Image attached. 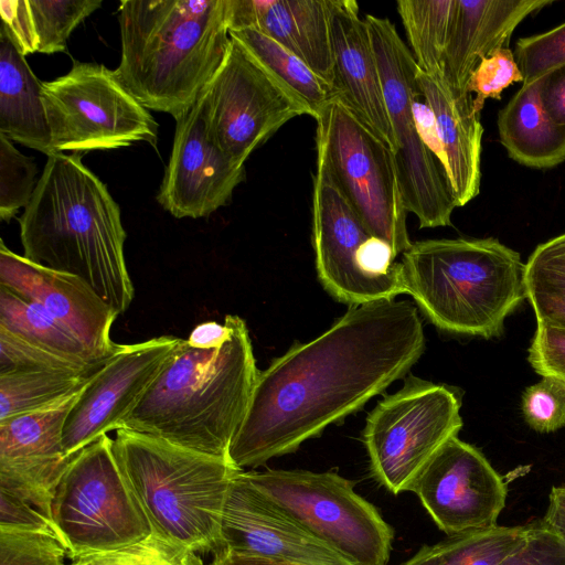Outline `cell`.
Wrapping results in <instances>:
<instances>
[{"label": "cell", "instance_id": "1", "mask_svg": "<svg viewBox=\"0 0 565 565\" xmlns=\"http://www.w3.org/2000/svg\"><path fill=\"white\" fill-rule=\"evenodd\" d=\"M425 350L418 308L383 299L358 306L316 339L258 373L230 462L256 468L292 452L405 375Z\"/></svg>", "mask_w": 565, "mask_h": 565}, {"label": "cell", "instance_id": "2", "mask_svg": "<svg viewBox=\"0 0 565 565\" xmlns=\"http://www.w3.org/2000/svg\"><path fill=\"white\" fill-rule=\"evenodd\" d=\"M19 225L25 258L79 277L118 315L127 311L135 289L120 209L81 154L47 156Z\"/></svg>", "mask_w": 565, "mask_h": 565}, {"label": "cell", "instance_id": "3", "mask_svg": "<svg viewBox=\"0 0 565 565\" xmlns=\"http://www.w3.org/2000/svg\"><path fill=\"white\" fill-rule=\"evenodd\" d=\"M224 323L227 335L218 348L198 349L181 339L120 428L228 460L259 371L245 321L226 315Z\"/></svg>", "mask_w": 565, "mask_h": 565}, {"label": "cell", "instance_id": "4", "mask_svg": "<svg viewBox=\"0 0 565 565\" xmlns=\"http://www.w3.org/2000/svg\"><path fill=\"white\" fill-rule=\"evenodd\" d=\"M114 74L147 109L178 119L192 108L231 41L227 0H124Z\"/></svg>", "mask_w": 565, "mask_h": 565}, {"label": "cell", "instance_id": "5", "mask_svg": "<svg viewBox=\"0 0 565 565\" xmlns=\"http://www.w3.org/2000/svg\"><path fill=\"white\" fill-rule=\"evenodd\" d=\"M398 266L403 294L450 333L499 337L526 298L520 254L492 237L414 242Z\"/></svg>", "mask_w": 565, "mask_h": 565}, {"label": "cell", "instance_id": "6", "mask_svg": "<svg viewBox=\"0 0 565 565\" xmlns=\"http://www.w3.org/2000/svg\"><path fill=\"white\" fill-rule=\"evenodd\" d=\"M114 452L152 535L193 554L222 548V516L232 481L228 460L120 428Z\"/></svg>", "mask_w": 565, "mask_h": 565}, {"label": "cell", "instance_id": "7", "mask_svg": "<svg viewBox=\"0 0 565 565\" xmlns=\"http://www.w3.org/2000/svg\"><path fill=\"white\" fill-rule=\"evenodd\" d=\"M51 511L72 561L126 548L152 534L108 435L73 457L54 489Z\"/></svg>", "mask_w": 565, "mask_h": 565}, {"label": "cell", "instance_id": "8", "mask_svg": "<svg viewBox=\"0 0 565 565\" xmlns=\"http://www.w3.org/2000/svg\"><path fill=\"white\" fill-rule=\"evenodd\" d=\"M245 479L352 565H387L394 530L334 471H243Z\"/></svg>", "mask_w": 565, "mask_h": 565}, {"label": "cell", "instance_id": "9", "mask_svg": "<svg viewBox=\"0 0 565 565\" xmlns=\"http://www.w3.org/2000/svg\"><path fill=\"white\" fill-rule=\"evenodd\" d=\"M321 159L367 232L394 254L412 244L394 152L338 96L318 113Z\"/></svg>", "mask_w": 565, "mask_h": 565}, {"label": "cell", "instance_id": "10", "mask_svg": "<svg viewBox=\"0 0 565 565\" xmlns=\"http://www.w3.org/2000/svg\"><path fill=\"white\" fill-rule=\"evenodd\" d=\"M381 75L384 102L394 135V153L402 196L407 212L419 227L451 224L457 207L447 173L423 142L414 119L413 104L423 97L417 73L419 67L387 18L365 15Z\"/></svg>", "mask_w": 565, "mask_h": 565}, {"label": "cell", "instance_id": "11", "mask_svg": "<svg viewBox=\"0 0 565 565\" xmlns=\"http://www.w3.org/2000/svg\"><path fill=\"white\" fill-rule=\"evenodd\" d=\"M42 100L54 153L157 145L152 115L103 64L74 61L65 75L42 82Z\"/></svg>", "mask_w": 565, "mask_h": 565}, {"label": "cell", "instance_id": "12", "mask_svg": "<svg viewBox=\"0 0 565 565\" xmlns=\"http://www.w3.org/2000/svg\"><path fill=\"white\" fill-rule=\"evenodd\" d=\"M460 397L450 387L408 376L372 409L362 433L373 477L393 494L462 427Z\"/></svg>", "mask_w": 565, "mask_h": 565}, {"label": "cell", "instance_id": "13", "mask_svg": "<svg viewBox=\"0 0 565 565\" xmlns=\"http://www.w3.org/2000/svg\"><path fill=\"white\" fill-rule=\"evenodd\" d=\"M199 102L207 136L239 163L292 118L313 117L303 100L233 38Z\"/></svg>", "mask_w": 565, "mask_h": 565}, {"label": "cell", "instance_id": "14", "mask_svg": "<svg viewBox=\"0 0 565 565\" xmlns=\"http://www.w3.org/2000/svg\"><path fill=\"white\" fill-rule=\"evenodd\" d=\"M180 341L181 338L161 335L118 344L82 390L66 418L65 454L72 457L102 436L118 430Z\"/></svg>", "mask_w": 565, "mask_h": 565}, {"label": "cell", "instance_id": "15", "mask_svg": "<svg viewBox=\"0 0 565 565\" xmlns=\"http://www.w3.org/2000/svg\"><path fill=\"white\" fill-rule=\"evenodd\" d=\"M408 491L448 536L497 525L508 493L483 454L458 436L440 447Z\"/></svg>", "mask_w": 565, "mask_h": 565}, {"label": "cell", "instance_id": "16", "mask_svg": "<svg viewBox=\"0 0 565 565\" xmlns=\"http://www.w3.org/2000/svg\"><path fill=\"white\" fill-rule=\"evenodd\" d=\"M372 236L354 212L323 161L317 158L312 194V245L318 277L337 300L350 306L395 299L393 282L365 274L358 253Z\"/></svg>", "mask_w": 565, "mask_h": 565}, {"label": "cell", "instance_id": "17", "mask_svg": "<svg viewBox=\"0 0 565 565\" xmlns=\"http://www.w3.org/2000/svg\"><path fill=\"white\" fill-rule=\"evenodd\" d=\"M175 122L157 200L177 218L205 217L230 203L245 180V163L234 161L210 139L199 99Z\"/></svg>", "mask_w": 565, "mask_h": 565}, {"label": "cell", "instance_id": "18", "mask_svg": "<svg viewBox=\"0 0 565 565\" xmlns=\"http://www.w3.org/2000/svg\"><path fill=\"white\" fill-rule=\"evenodd\" d=\"M81 392L0 420V490L34 504L51 519L54 489L75 456L64 451L63 430Z\"/></svg>", "mask_w": 565, "mask_h": 565}, {"label": "cell", "instance_id": "19", "mask_svg": "<svg viewBox=\"0 0 565 565\" xmlns=\"http://www.w3.org/2000/svg\"><path fill=\"white\" fill-rule=\"evenodd\" d=\"M0 286L44 308L98 361L116 350L110 331L119 316L86 281L31 262L0 241Z\"/></svg>", "mask_w": 565, "mask_h": 565}, {"label": "cell", "instance_id": "20", "mask_svg": "<svg viewBox=\"0 0 565 565\" xmlns=\"http://www.w3.org/2000/svg\"><path fill=\"white\" fill-rule=\"evenodd\" d=\"M239 471L222 516V548L301 565H352L256 490Z\"/></svg>", "mask_w": 565, "mask_h": 565}, {"label": "cell", "instance_id": "21", "mask_svg": "<svg viewBox=\"0 0 565 565\" xmlns=\"http://www.w3.org/2000/svg\"><path fill=\"white\" fill-rule=\"evenodd\" d=\"M333 85L340 99L395 153L369 26L354 0H335L331 15Z\"/></svg>", "mask_w": 565, "mask_h": 565}, {"label": "cell", "instance_id": "22", "mask_svg": "<svg viewBox=\"0 0 565 565\" xmlns=\"http://www.w3.org/2000/svg\"><path fill=\"white\" fill-rule=\"evenodd\" d=\"M553 0H457V11L446 49L443 73L457 97L482 60L509 47L515 28Z\"/></svg>", "mask_w": 565, "mask_h": 565}, {"label": "cell", "instance_id": "23", "mask_svg": "<svg viewBox=\"0 0 565 565\" xmlns=\"http://www.w3.org/2000/svg\"><path fill=\"white\" fill-rule=\"evenodd\" d=\"M417 82L424 102L433 110L446 159V173L456 206L479 194L480 154L483 128L473 110L471 95L457 97L443 71L427 74L418 70Z\"/></svg>", "mask_w": 565, "mask_h": 565}, {"label": "cell", "instance_id": "24", "mask_svg": "<svg viewBox=\"0 0 565 565\" xmlns=\"http://www.w3.org/2000/svg\"><path fill=\"white\" fill-rule=\"evenodd\" d=\"M334 2L335 0H257L250 29L281 44L317 75L333 85L331 15Z\"/></svg>", "mask_w": 565, "mask_h": 565}, {"label": "cell", "instance_id": "25", "mask_svg": "<svg viewBox=\"0 0 565 565\" xmlns=\"http://www.w3.org/2000/svg\"><path fill=\"white\" fill-rule=\"evenodd\" d=\"M0 135L11 141L53 154L42 100V82L35 76L7 30L0 26Z\"/></svg>", "mask_w": 565, "mask_h": 565}, {"label": "cell", "instance_id": "26", "mask_svg": "<svg viewBox=\"0 0 565 565\" xmlns=\"http://www.w3.org/2000/svg\"><path fill=\"white\" fill-rule=\"evenodd\" d=\"M542 78L523 84L499 111L501 143L510 158L534 169L565 161V126L553 121L541 100Z\"/></svg>", "mask_w": 565, "mask_h": 565}, {"label": "cell", "instance_id": "27", "mask_svg": "<svg viewBox=\"0 0 565 565\" xmlns=\"http://www.w3.org/2000/svg\"><path fill=\"white\" fill-rule=\"evenodd\" d=\"M230 36L237 40L265 68L303 100L311 108L315 119L327 103L339 96L332 84L266 34L254 29H243L231 31Z\"/></svg>", "mask_w": 565, "mask_h": 565}, {"label": "cell", "instance_id": "28", "mask_svg": "<svg viewBox=\"0 0 565 565\" xmlns=\"http://www.w3.org/2000/svg\"><path fill=\"white\" fill-rule=\"evenodd\" d=\"M396 6L419 70L427 74L443 71L457 0H398Z\"/></svg>", "mask_w": 565, "mask_h": 565}, {"label": "cell", "instance_id": "29", "mask_svg": "<svg viewBox=\"0 0 565 565\" xmlns=\"http://www.w3.org/2000/svg\"><path fill=\"white\" fill-rule=\"evenodd\" d=\"M96 371L0 374V420L42 409L82 391Z\"/></svg>", "mask_w": 565, "mask_h": 565}, {"label": "cell", "instance_id": "30", "mask_svg": "<svg viewBox=\"0 0 565 565\" xmlns=\"http://www.w3.org/2000/svg\"><path fill=\"white\" fill-rule=\"evenodd\" d=\"M0 326L29 342L90 363L96 360L85 347L40 305L0 286Z\"/></svg>", "mask_w": 565, "mask_h": 565}, {"label": "cell", "instance_id": "31", "mask_svg": "<svg viewBox=\"0 0 565 565\" xmlns=\"http://www.w3.org/2000/svg\"><path fill=\"white\" fill-rule=\"evenodd\" d=\"M525 290L536 326L565 330V233L533 250L525 263Z\"/></svg>", "mask_w": 565, "mask_h": 565}, {"label": "cell", "instance_id": "32", "mask_svg": "<svg viewBox=\"0 0 565 565\" xmlns=\"http://www.w3.org/2000/svg\"><path fill=\"white\" fill-rule=\"evenodd\" d=\"M526 525L475 530L439 542L438 565H498L525 539Z\"/></svg>", "mask_w": 565, "mask_h": 565}, {"label": "cell", "instance_id": "33", "mask_svg": "<svg viewBox=\"0 0 565 565\" xmlns=\"http://www.w3.org/2000/svg\"><path fill=\"white\" fill-rule=\"evenodd\" d=\"M102 6V0H29L38 53L64 52L72 32Z\"/></svg>", "mask_w": 565, "mask_h": 565}, {"label": "cell", "instance_id": "34", "mask_svg": "<svg viewBox=\"0 0 565 565\" xmlns=\"http://www.w3.org/2000/svg\"><path fill=\"white\" fill-rule=\"evenodd\" d=\"M103 363L90 364L63 355L29 342L0 326V374L20 371L86 373L96 371Z\"/></svg>", "mask_w": 565, "mask_h": 565}, {"label": "cell", "instance_id": "35", "mask_svg": "<svg viewBox=\"0 0 565 565\" xmlns=\"http://www.w3.org/2000/svg\"><path fill=\"white\" fill-rule=\"evenodd\" d=\"M36 163L0 135V218L10 222L32 199L39 182Z\"/></svg>", "mask_w": 565, "mask_h": 565}, {"label": "cell", "instance_id": "36", "mask_svg": "<svg viewBox=\"0 0 565 565\" xmlns=\"http://www.w3.org/2000/svg\"><path fill=\"white\" fill-rule=\"evenodd\" d=\"M67 550L54 535L0 529V565H65Z\"/></svg>", "mask_w": 565, "mask_h": 565}, {"label": "cell", "instance_id": "37", "mask_svg": "<svg viewBox=\"0 0 565 565\" xmlns=\"http://www.w3.org/2000/svg\"><path fill=\"white\" fill-rule=\"evenodd\" d=\"M199 562L201 559L196 554L172 546L151 534L132 546L84 556L65 565H193Z\"/></svg>", "mask_w": 565, "mask_h": 565}, {"label": "cell", "instance_id": "38", "mask_svg": "<svg viewBox=\"0 0 565 565\" xmlns=\"http://www.w3.org/2000/svg\"><path fill=\"white\" fill-rule=\"evenodd\" d=\"M521 411L525 423L537 433H552L565 426V383L542 380L522 394Z\"/></svg>", "mask_w": 565, "mask_h": 565}, {"label": "cell", "instance_id": "39", "mask_svg": "<svg viewBox=\"0 0 565 565\" xmlns=\"http://www.w3.org/2000/svg\"><path fill=\"white\" fill-rule=\"evenodd\" d=\"M514 56L523 84L532 83L565 64V22L547 32L518 40Z\"/></svg>", "mask_w": 565, "mask_h": 565}, {"label": "cell", "instance_id": "40", "mask_svg": "<svg viewBox=\"0 0 565 565\" xmlns=\"http://www.w3.org/2000/svg\"><path fill=\"white\" fill-rule=\"evenodd\" d=\"M523 81L514 52L509 47L498 50L482 60L469 78L467 92L476 94L472 102L473 110L480 115L488 98L499 100L505 88Z\"/></svg>", "mask_w": 565, "mask_h": 565}, {"label": "cell", "instance_id": "41", "mask_svg": "<svg viewBox=\"0 0 565 565\" xmlns=\"http://www.w3.org/2000/svg\"><path fill=\"white\" fill-rule=\"evenodd\" d=\"M498 565H565V540L541 520L532 522L523 542Z\"/></svg>", "mask_w": 565, "mask_h": 565}, {"label": "cell", "instance_id": "42", "mask_svg": "<svg viewBox=\"0 0 565 565\" xmlns=\"http://www.w3.org/2000/svg\"><path fill=\"white\" fill-rule=\"evenodd\" d=\"M527 360L542 377L551 376L565 383V330L536 326Z\"/></svg>", "mask_w": 565, "mask_h": 565}, {"label": "cell", "instance_id": "43", "mask_svg": "<svg viewBox=\"0 0 565 565\" xmlns=\"http://www.w3.org/2000/svg\"><path fill=\"white\" fill-rule=\"evenodd\" d=\"M0 529L42 532L60 539L50 516L6 490H0Z\"/></svg>", "mask_w": 565, "mask_h": 565}, {"label": "cell", "instance_id": "44", "mask_svg": "<svg viewBox=\"0 0 565 565\" xmlns=\"http://www.w3.org/2000/svg\"><path fill=\"white\" fill-rule=\"evenodd\" d=\"M0 15L1 25L24 56L38 52V39L29 0H1Z\"/></svg>", "mask_w": 565, "mask_h": 565}, {"label": "cell", "instance_id": "45", "mask_svg": "<svg viewBox=\"0 0 565 565\" xmlns=\"http://www.w3.org/2000/svg\"><path fill=\"white\" fill-rule=\"evenodd\" d=\"M541 100L553 121L565 126V64L542 76Z\"/></svg>", "mask_w": 565, "mask_h": 565}, {"label": "cell", "instance_id": "46", "mask_svg": "<svg viewBox=\"0 0 565 565\" xmlns=\"http://www.w3.org/2000/svg\"><path fill=\"white\" fill-rule=\"evenodd\" d=\"M413 114L418 134L423 142L439 160L445 169V153L439 139L437 122L433 110L425 102L422 103L416 100L413 104Z\"/></svg>", "mask_w": 565, "mask_h": 565}, {"label": "cell", "instance_id": "47", "mask_svg": "<svg viewBox=\"0 0 565 565\" xmlns=\"http://www.w3.org/2000/svg\"><path fill=\"white\" fill-rule=\"evenodd\" d=\"M227 335V327L216 321H206L198 324L190 333L186 342L198 349L218 348Z\"/></svg>", "mask_w": 565, "mask_h": 565}, {"label": "cell", "instance_id": "48", "mask_svg": "<svg viewBox=\"0 0 565 565\" xmlns=\"http://www.w3.org/2000/svg\"><path fill=\"white\" fill-rule=\"evenodd\" d=\"M541 522L565 540V484L552 488Z\"/></svg>", "mask_w": 565, "mask_h": 565}, {"label": "cell", "instance_id": "49", "mask_svg": "<svg viewBox=\"0 0 565 565\" xmlns=\"http://www.w3.org/2000/svg\"><path fill=\"white\" fill-rule=\"evenodd\" d=\"M211 565H301L289 562L275 561L232 551H220L214 554Z\"/></svg>", "mask_w": 565, "mask_h": 565}, {"label": "cell", "instance_id": "50", "mask_svg": "<svg viewBox=\"0 0 565 565\" xmlns=\"http://www.w3.org/2000/svg\"><path fill=\"white\" fill-rule=\"evenodd\" d=\"M440 559L439 543L424 545L414 556L401 565H438Z\"/></svg>", "mask_w": 565, "mask_h": 565}, {"label": "cell", "instance_id": "51", "mask_svg": "<svg viewBox=\"0 0 565 565\" xmlns=\"http://www.w3.org/2000/svg\"><path fill=\"white\" fill-rule=\"evenodd\" d=\"M193 565H202V561H201V562H199V563H195V564H193Z\"/></svg>", "mask_w": 565, "mask_h": 565}]
</instances>
